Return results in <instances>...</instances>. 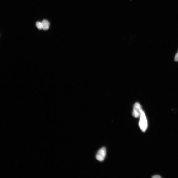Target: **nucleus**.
<instances>
[{
	"instance_id": "1",
	"label": "nucleus",
	"mask_w": 178,
	"mask_h": 178,
	"mask_svg": "<svg viewBox=\"0 0 178 178\" xmlns=\"http://www.w3.org/2000/svg\"><path fill=\"white\" fill-rule=\"evenodd\" d=\"M139 126L140 130L145 132L148 128V122L144 112L143 111L140 117Z\"/></svg>"
},
{
	"instance_id": "2",
	"label": "nucleus",
	"mask_w": 178,
	"mask_h": 178,
	"mask_svg": "<svg viewBox=\"0 0 178 178\" xmlns=\"http://www.w3.org/2000/svg\"><path fill=\"white\" fill-rule=\"evenodd\" d=\"M143 111L142 106L140 104L137 102L134 104L132 115L135 118H138L140 117L141 114Z\"/></svg>"
},
{
	"instance_id": "3",
	"label": "nucleus",
	"mask_w": 178,
	"mask_h": 178,
	"mask_svg": "<svg viewBox=\"0 0 178 178\" xmlns=\"http://www.w3.org/2000/svg\"><path fill=\"white\" fill-rule=\"evenodd\" d=\"M106 155V150L105 147H103L97 153L96 158L100 162L103 161L105 159Z\"/></svg>"
},
{
	"instance_id": "4",
	"label": "nucleus",
	"mask_w": 178,
	"mask_h": 178,
	"mask_svg": "<svg viewBox=\"0 0 178 178\" xmlns=\"http://www.w3.org/2000/svg\"><path fill=\"white\" fill-rule=\"evenodd\" d=\"M43 25V29L46 30L49 28L50 23L46 20L43 21L42 22Z\"/></svg>"
},
{
	"instance_id": "5",
	"label": "nucleus",
	"mask_w": 178,
	"mask_h": 178,
	"mask_svg": "<svg viewBox=\"0 0 178 178\" xmlns=\"http://www.w3.org/2000/svg\"><path fill=\"white\" fill-rule=\"evenodd\" d=\"M36 26L39 30L43 29V25L42 22H38L36 23Z\"/></svg>"
},
{
	"instance_id": "6",
	"label": "nucleus",
	"mask_w": 178,
	"mask_h": 178,
	"mask_svg": "<svg viewBox=\"0 0 178 178\" xmlns=\"http://www.w3.org/2000/svg\"><path fill=\"white\" fill-rule=\"evenodd\" d=\"M175 61H178V52L176 55L175 58Z\"/></svg>"
},
{
	"instance_id": "7",
	"label": "nucleus",
	"mask_w": 178,
	"mask_h": 178,
	"mask_svg": "<svg viewBox=\"0 0 178 178\" xmlns=\"http://www.w3.org/2000/svg\"><path fill=\"white\" fill-rule=\"evenodd\" d=\"M152 178H161V177L160 176H159V175H155L154 176H153L152 177Z\"/></svg>"
}]
</instances>
